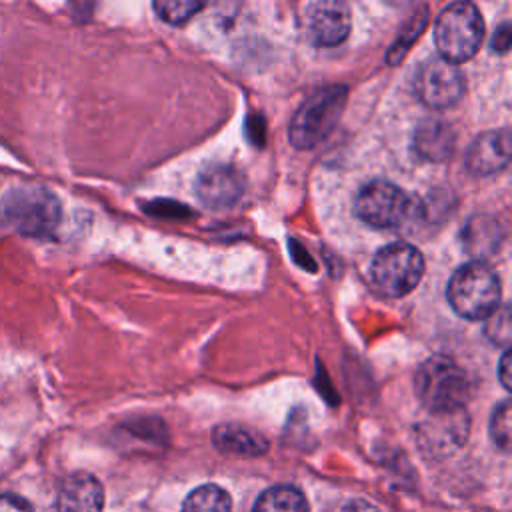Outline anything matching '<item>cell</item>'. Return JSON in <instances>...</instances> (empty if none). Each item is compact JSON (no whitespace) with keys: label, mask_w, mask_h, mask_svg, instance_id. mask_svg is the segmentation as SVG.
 I'll list each match as a JSON object with an SVG mask.
<instances>
[{"label":"cell","mask_w":512,"mask_h":512,"mask_svg":"<svg viewBox=\"0 0 512 512\" xmlns=\"http://www.w3.org/2000/svg\"><path fill=\"white\" fill-rule=\"evenodd\" d=\"M346 96L348 88L340 84L320 88L308 96L290 120V142L300 150H310L324 142L344 112Z\"/></svg>","instance_id":"obj_4"},{"label":"cell","mask_w":512,"mask_h":512,"mask_svg":"<svg viewBox=\"0 0 512 512\" xmlns=\"http://www.w3.org/2000/svg\"><path fill=\"white\" fill-rule=\"evenodd\" d=\"M354 210L372 228H398L414 218L416 212H422L414 198L386 180H372L362 186Z\"/></svg>","instance_id":"obj_7"},{"label":"cell","mask_w":512,"mask_h":512,"mask_svg":"<svg viewBox=\"0 0 512 512\" xmlns=\"http://www.w3.org/2000/svg\"><path fill=\"white\" fill-rule=\"evenodd\" d=\"M466 88L462 70L440 58H426L414 74V92L422 104L434 110H444L454 106Z\"/></svg>","instance_id":"obj_8"},{"label":"cell","mask_w":512,"mask_h":512,"mask_svg":"<svg viewBox=\"0 0 512 512\" xmlns=\"http://www.w3.org/2000/svg\"><path fill=\"white\" fill-rule=\"evenodd\" d=\"M242 192V176L230 166H210L202 170L196 180L198 200L212 210H224L234 206L240 200Z\"/></svg>","instance_id":"obj_10"},{"label":"cell","mask_w":512,"mask_h":512,"mask_svg":"<svg viewBox=\"0 0 512 512\" xmlns=\"http://www.w3.org/2000/svg\"><path fill=\"white\" fill-rule=\"evenodd\" d=\"M484 38V20L472 2H454L446 6L434 24V42L440 58L460 64L470 60Z\"/></svg>","instance_id":"obj_5"},{"label":"cell","mask_w":512,"mask_h":512,"mask_svg":"<svg viewBox=\"0 0 512 512\" xmlns=\"http://www.w3.org/2000/svg\"><path fill=\"white\" fill-rule=\"evenodd\" d=\"M252 512H308V502L298 488L276 484L256 498Z\"/></svg>","instance_id":"obj_16"},{"label":"cell","mask_w":512,"mask_h":512,"mask_svg":"<svg viewBox=\"0 0 512 512\" xmlns=\"http://www.w3.org/2000/svg\"><path fill=\"white\" fill-rule=\"evenodd\" d=\"M158 18H162L168 24H184L188 22L196 12L204 8L202 2H186V0H160L152 4Z\"/></svg>","instance_id":"obj_18"},{"label":"cell","mask_w":512,"mask_h":512,"mask_svg":"<svg viewBox=\"0 0 512 512\" xmlns=\"http://www.w3.org/2000/svg\"><path fill=\"white\" fill-rule=\"evenodd\" d=\"M4 220L22 236L48 240L62 222L60 200L42 186H18L2 200Z\"/></svg>","instance_id":"obj_2"},{"label":"cell","mask_w":512,"mask_h":512,"mask_svg":"<svg viewBox=\"0 0 512 512\" xmlns=\"http://www.w3.org/2000/svg\"><path fill=\"white\" fill-rule=\"evenodd\" d=\"M212 440L220 452L234 456H260L268 450L264 436L238 424H220L214 428Z\"/></svg>","instance_id":"obj_15"},{"label":"cell","mask_w":512,"mask_h":512,"mask_svg":"<svg viewBox=\"0 0 512 512\" xmlns=\"http://www.w3.org/2000/svg\"><path fill=\"white\" fill-rule=\"evenodd\" d=\"M342 512H380L372 502H366V500H352L344 506Z\"/></svg>","instance_id":"obj_24"},{"label":"cell","mask_w":512,"mask_h":512,"mask_svg":"<svg viewBox=\"0 0 512 512\" xmlns=\"http://www.w3.org/2000/svg\"><path fill=\"white\" fill-rule=\"evenodd\" d=\"M510 160V132L506 128L476 136L466 150L464 164L476 176L500 172Z\"/></svg>","instance_id":"obj_11"},{"label":"cell","mask_w":512,"mask_h":512,"mask_svg":"<svg viewBox=\"0 0 512 512\" xmlns=\"http://www.w3.org/2000/svg\"><path fill=\"white\" fill-rule=\"evenodd\" d=\"M500 296L498 274L478 260L460 266L446 286L448 304L466 320H486L500 306Z\"/></svg>","instance_id":"obj_3"},{"label":"cell","mask_w":512,"mask_h":512,"mask_svg":"<svg viewBox=\"0 0 512 512\" xmlns=\"http://www.w3.org/2000/svg\"><path fill=\"white\" fill-rule=\"evenodd\" d=\"M424 276L420 250L406 242H394L376 252L370 264V280L388 298L410 294Z\"/></svg>","instance_id":"obj_6"},{"label":"cell","mask_w":512,"mask_h":512,"mask_svg":"<svg viewBox=\"0 0 512 512\" xmlns=\"http://www.w3.org/2000/svg\"><path fill=\"white\" fill-rule=\"evenodd\" d=\"M0 512H34V510L18 494H0Z\"/></svg>","instance_id":"obj_21"},{"label":"cell","mask_w":512,"mask_h":512,"mask_svg":"<svg viewBox=\"0 0 512 512\" xmlns=\"http://www.w3.org/2000/svg\"><path fill=\"white\" fill-rule=\"evenodd\" d=\"M414 150L426 160H446L454 150L452 126L442 120H424L414 132Z\"/></svg>","instance_id":"obj_14"},{"label":"cell","mask_w":512,"mask_h":512,"mask_svg":"<svg viewBox=\"0 0 512 512\" xmlns=\"http://www.w3.org/2000/svg\"><path fill=\"white\" fill-rule=\"evenodd\" d=\"M352 28V14L346 2L320 0L304 8V30L316 46L342 44Z\"/></svg>","instance_id":"obj_9"},{"label":"cell","mask_w":512,"mask_h":512,"mask_svg":"<svg viewBox=\"0 0 512 512\" xmlns=\"http://www.w3.org/2000/svg\"><path fill=\"white\" fill-rule=\"evenodd\" d=\"M470 390V378L464 368L446 356L428 358L414 376V392L432 414L464 410Z\"/></svg>","instance_id":"obj_1"},{"label":"cell","mask_w":512,"mask_h":512,"mask_svg":"<svg viewBox=\"0 0 512 512\" xmlns=\"http://www.w3.org/2000/svg\"><path fill=\"white\" fill-rule=\"evenodd\" d=\"M104 488L92 474L76 472L68 476L56 496L58 512H102Z\"/></svg>","instance_id":"obj_12"},{"label":"cell","mask_w":512,"mask_h":512,"mask_svg":"<svg viewBox=\"0 0 512 512\" xmlns=\"http://www.w3.org/2000/svg\"><path fill=\"white\" fill-rule=\"evenodd\" d=\"M502 240H504V232L500 222L486 214L472 216L462 230V246L478 262L498 252Z\"/></svg>","instance_id":"obj_13"},{"label":"cell","mask_w":512,"mask_h":512,"mask_svg":"<svg viewBox=\"0 0 512 512\" xmlns=\"http://www.w3.org/2000/svg\"><path fill=\"white\" fill-rule=\"evenodd\" d=\"M508 48H510V26H508V22H504V24L496 30V34H494V38H492V50L504 54Z\"/></svg>","instance_id":"obj_22"},{"label":"cell","mask_w":512,"mask_h":512,"mask_svg":"<svg viewBox=\"0 0 512 512\" xmlns=\"http://www.w3.org/2000/svg\"><path fill=\"white\" fill-rule=\"evenodd\" d=\"M498 368H500L498 374H500L502 386H504L506 390H510V386H512V376H510L512 366H510V350H508V348L502 352V358H500V366H498Z\"/></svg>","instance_id":"obj_23"},{"label":"cell","mask_w":512,"mask_h":512,"mask_svg":"<svg viewBox=\"0 0 512 512\" xmlns=\"http://www.w3.org/2000/svg\"><path fill=\"white\" fill-rule=\"evenodd\" d=\"M490 438L492 442L500 448V450H508L510 448V402L504 400L502 404H498L490 416V426H488Z\"/></svg>","instance_id":"obj_20"},{"label":"cell","mask_w":512,"mask_h":512,"mask_svg":"<svg viewBox=\"0 0 512 512\" xmlns=\"http://www.w3.org/2000/svg\"><path fill=\"white\" fill-rule=\"evenodd\" d=\"M182 512H232V498L218 484H202L186 496Z\"/></svg>","instance_id":"obj_17"},{"label":"cell","mask_w":512,"mask_h":512,"mask_svg":"<svg viewBox=\"0 0 512 512\" xmlns=\"http://www.w3.org/2000/svg\"><path fill=\"white\" fill-rule=\"evenodd\" d=\"M486 336L490 338L492 344L502 346L504 350L510 344V306L508 304H500L488 318H486V328H484Z\"/></svg>","instance_id":"obj_19"}]
</instances>
